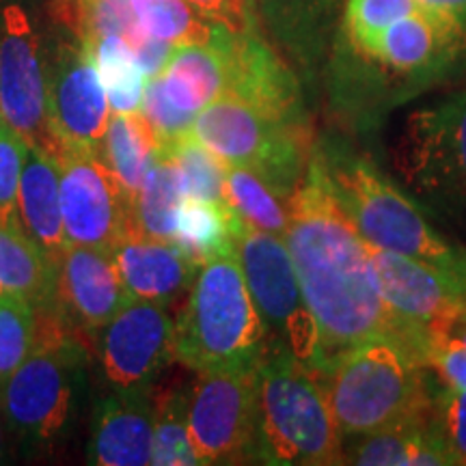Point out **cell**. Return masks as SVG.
<instances>
[{
    "mask_svg": "<svg viewBox=\"0 0 466 466\" xmlns=\"http://www.w3.org/2000/svg\"><path fill=\"white\" fill-rule=\"evenodd\" d=\"M283 238L319 329L322 367L343 350L370 339H391L428 367L432 335L406 324L384 302L370 244L343 212L316 147L289 199Z\"/></svg>",
    "mask_w": 466,
    "mask_h": 466,
    "instance_id": "6da1fadb",
    "label": "cell"
},
{
    "mask_svg": "<svg viewBox=\"0 0 466 466\" xmlns=\"http://www.w3.org/2000/svg\"><path fill=\"white\" fill-rule=\"evenodd\" d=\"M428 370L391 339L343 350L316 374L343 441L421 421L432 408Z\"/></svg>",
    "mask_w": 466,
    "mask_h": 466,
    "instance_id": "7a4b0ae2",
    "label": "cell"
},
{
    "mask_svg": "<svg viewBox=\"0 0 466 466\" xmlns=\"http://www.w3.org/2000/svg\"><path fill=\"white\" fill-rule=\"evenodd\" d=\"M268 346L238 255L203 264L173 319L175 360L192 371L250 370Z\"/></svg>",
    "mask_w": 466,
    "mask_h": 466,
    "instance_id": "3957f363",
    "label": "cell"
},
{
    "mask_svg": "<svg viewBox=\"0 0 466 466\" xmlns=\"http://www.w3.org/2000/svg\"><path fill=\"white\" fill-rule=\"evenodd\" d=\"M258 462L335 466L343 439L319 378L288 350L268 343L255 371Z\"/></svg>",
    "mask_w": 466,
    "mask_h": 466,
    "instance_id": "277c9868",
    "label": "cell"
},
{
    "mask_svg": "<svg viewBox=\"0 0 466 466\" xmlns=\"http://www.w3.org/2000/svg\"><path fill=\"white\" fill-rule=\"evenodd\" d=\"M343 212L370 247L425 261L466 281V250L447 242L370 160L343 149H319Z\"/></svg>",
    "mask_w": 466,
    "mask_h": 466,
    "instance_id": "5b68a950",
    "label": "cell"
},
{
    "mask_svg": "<svg viewBox=\"0 0 466 466\" xmlns=\"http://www.w3.org/2000/svg\"><path fill=\"white\" fill-rule=\"evenodd\" d=\"M190 134L227 167L248 168L288 201L299 188L313 151L309 127L268 119L229 93L199 110Z\"/></svg>",
    "mask_w": 466,
    "mask_h": 466,
    "instance_id": "8992f818",
    "label": "cell"
},
{
    "mask_svg": "<svg viewBox=\"0 0 466 466\" xmlns=\"http://www.w3.org/2000/svg\"><path fill=\"white\" fill-rule=\"evenodd\" d=\"M233 236L248 291L264 319L268 343L288 350L291 357L318 371L324 360L322 339L285 238L255 229L240 217L233 225Z\"/></svg>",
    "mask_w": 466,
    "mask_h": 466,
    "instance_id": "52a82bcc",
    "label": "cell"
},
{
    "mask_svg": "<svg viewBox=\"0 0 466 466\" xmlns=\"http://www.w3.org/2000/svg\"><path fill=\"white\" fill-rule=\"evenodd\" d=\"M395 167L423 199L466 214V91L408 116Z\"/></svg>",
    "mask_w": 466,
    "mask_h": 466,
    "instance_id": "ba28073f",
    "label": "cell"
},
{
    "mask_svg": "<svg viewBox=\"0 0 466 466\" xmlns=\"http://www.w3.org/2000/svg\"><path fill=\"white\" fill-rule=\"evenodd\" d=\"M250 370L197 371L188 432L199 464L258 460V384Z\"/></svg>",
    "mask_w": 466,
    "mask_h": 466,
    "instance_id": "9c48e42d",
    "label": "cell"
},
{
    "mask_svg": "<svg viewBox=\"0 0 466 466\" xmlns=\"http://www.w3.org/2000/svg\"><path fill=\"white\" fill-rule=\"evenodd\" d=\"M78 354L67 329L39 330L31 354L0 389L11 425L28 439L50 441L67 425Z\"/></svg>",
    "mask_w": 466,
    "mask_h": 466,
    "instance_id": "30bf717a",
    "label": "cell"
},
{
    "mask_svg": "<svg viewBox=\"0 0 466 466\" xmlns=\"http://www.w3.org/2000/svg\"><path fill=\"white\" fill-rule=\"evenodd\" d=\"M55 158L69 244L102 248L113 255L126 238L134 236L132 197L102 156L58 149Z\"/></svg>",
    "mask_w": 466,
    "mask_h": 466,
    "instance_id": "8fae6325",
    "label": "cell"
},
{
    "mask_svg": "<svg viewBox=\"0 0 466 466\" xmlns=\"http://www.w3.org/2000/svg\"><path fill=\"white\" fill-rule=\"evenodd\" d=\"M0 115L28 147L56 154L48 124V66L31 15L7 5L0 17Z\"/></svg>",
    "mask_w": 466,
    "mask_h": 466,
    "instance_id": "7c38bea8",
    "label": "cell"
},
{
    "mask_svg": "<svg viewBox=\"0 0 466 466\" xmlns=\"http://www.w3.org/2000/svg\"><path fill=\"white\" fill-rule=\"evenodd\" d=\"M110 113L91 46L80 39L58 46L55 61L48 66V124L56 151L102 156Z\"/></svg>",
    "mask_w": 466,
    "mask_h": 466,
    "instance_id": "4fadbf2b",
    "label": "cell"
},
{
    "mask_svg": "<svg viewBox=\"0 0 466 466\" xmlns=\"http://www.w3.org/2000/svg\"><path fill=\"white\" fill-rule=\"evenodd\" d=\"M212 42L225 58V93L279 124L309 127L299 80L255 28L231 33L217 25Z\"/></svg>",
    "mask_w": 466,
    "mask_h": 466,
    "instance_id": "5bb4252c",
    "label": "cell"
},
{
    "mask_svg": "<svg viewBox=\"0 0 466 466\" xmlns=\"http://www.w3.org/2000/svg\"><path fill=\"white\" fill-rule=\"evenodd\" d=\"M97 333L104 374L121 393H145L175 360L173 319L162 302L132 299Z\"/></svg>",
    "mask_w": 466,
    "mask_h": 466,
    "instance_id": "9a60e30c",
    "label": "cell"
},
{
    "mask_svg": "<svg viewBox=\"0 0 466 466\" xmlns=\"http://www.w3.org/2000/svg\"><path fill=\"white\" fill-rule=\"evenodd\" d=\"M371 261L389 309L423 333H450L466 318V281L425 261L370 247Z\"/></svg>",
    "mask_w": 466,
    "mask_h": 466,
    "instance_id": "2e32d148",
    "label": "cell"
},
{
    "mask_svg": "<svg viewBox=\"0 0 466 466\" xmlns=\"http://www.w3.org/2000/svg\"><path fill=\"white\" fill-rule=\"evenodd\" d=\"M466 48V28L445 11L425 7L393 22L354 52L389 72L428 78Z\"/></svg>",
    "mask_w": 466,
    "mask_h": 466,
    "instance_id": "e0dca14e",
    "label": "cell"
},
{
    "mask_svg": "<svg viewBox=\"0 0 466 466\" xmlns=\"http://www.w3.org/2000/svg\"><path fill=\"white\" fill-rule=\"evenodd\" d=\"M134 296L106 250L69 244L58 264L56 302L67 319L97 333Z\"/></svg>",
    "mask_w": 466,
    "mask_h": 466,
    "instance_id": "ac0fdd59",
    "label": "cell"
},
{
    "mask_svg": "<svg viewBox=\"0 0 466 466\" xmlns=\"http://www.w3.org/2000/svg\"><path fill=\"white\" fill-rule=\"evenodd\" d=\"M119 275L134 299L175 302L188 294L201 266L173 240L130 236L113 253Z\"/></svg>",
    "mask_w": 466,
    "mask_h": 466,
    "instance_id": "d6986e66",
    "label": "cell"
},
{
    "mask_svg": "<svg viewBox=\"0 0 466 466\" xmlns=\"http://www.w3.org/2000/svg\"><path fill=\"white\" fill-rule=\"evenodd\" d=\"M154 450V408L145 393L110 395L93 419L89 462L96 466H145Z\"/></svg>",
    "mask_w": 466,
    "mask_h": 466,
    "instance_id": "ffe728a7",
    "label": "cell"
},
{
    "mask_svg": "<svg viewBox=\"0 0 466 466\" xmlns=\"http://www.w3.org/2000/svg\"><path fill=\"white\" fill-rule=\"evenodd\" d=\"M17 217L22 231L48 255L52 264H61L69 240L63 227L58 165L55 156L37 147H28L22 168Z\"/></svg>",
    "mask_w": 466,
    "mask_h": 466,
    "instance_id": "44dd1931",
    "label": "cell"
},
{
    "mask_svg": "<svg viewBox=\"0 0 466 466\" xmlns=\"http://www.w3.org/2000/svg\"><path fill=\"white\" fill-rule=\"evenodd\" d=\"M160 78L175 106L199 115L225 93L223 52L214 42L175 46Z\"/></svg>",
    "mask_w": 466,
    "mask_h": 466,
    "instance_id": "7402d4cb",
    "label": "cell"
},
{
    "mask_svg": "<svg viewBox=\"0 0 466 466\" xmlns=\"http://www.w3.org/2000/svg\"><path fill=\"white\" fill-rule=\"evenodd\" d=\"M58 266L22 229L0 227V291L37 309L56 299Z\"/></svg>",
    "mask_w": 466,
    "mask_h": 466,
    "instance_id": "603a6c76",
    "label": "cell"
},
{
    "mask_svg": "<svg viewBox=\"0 0 466 466\" xmlns=\"http://www.w3.org/2000/svg\"><path fill=\"white\" fill-rule=\"evenodd\" d=\"M158 156L160 138L143 113L110 115L102 145V160L116 175L132 201Z\"/></svg>",
    "mask_w": 466,
    "mask_h": 466,
    "instance_id": "cb8c5ba5",
    "label": "cell"
},
{
    "mask_svg": "<svg viewBox=\"0 0 466 466\" xmlns=\"http://www.w3.org/2000/svg\"><path fill=\"white\" fill-rule=\"evenodd\" d=\"M182 177L167 154L158 156L145 175L141 188L132 201L134 236L173 240L177 231L179 208L184 203Z\"/></svg>",
    "mask_w": 466,
    "mask_h": 466,
    "instance_id": "d4e9b609",
    "label": "cell"
},
{
    "mask_svg": "<svg viewBox=\"0 0 466 466\" xmlns=\"http://www.w3.org/2000/svg\"><path fill=\"white\" fill-rule=\"evenodd\" d=\"M236 212L220 203L184 199L177 217V231L173 242L197 266L236 253Z\"/></svg>",
    "mask_w": 466,
    "mask_h": 466,
    "instance_id": "484cf974",
    "label": "cell"
},
{
    "mask_svg": "<svg viewBox=\"0 0 466 466\" xmlns=\"http://www.w3.org/2000/svg\"><path fill=\"white\" fill-rule=\"evenodd\" d=\"M86 44L91 46L93 58H96L110 110L119 115L141 113L147 78L138 67L130 44L115 35L97 37Z\"/></svg>",
    "mask_w": 466,
    "mask_h": 466,
    "instance_id": "4316f807",
    "label": "cell"
},
{
    "mask_svg": "<svg viewBox=\"0 0 466 466\" xmlns=\"http://www.w3.org/2000/svg\"><path fill=\"white\" fill-rule=\"evenodd\" d=\"M227 206L255 229L285 236L289 201L259 175L242 167H227Z\"/></svg>",
    "mask_w": 466,
    "mask_h": 466,
    "instance_id": "83f0119b",
    "label": "cell"
},
{
    "mask_svg": "<svg viewBox=\"0 0 466 466\" xmlns=\"http://www.w3.org/2000/svg\"><path fill=\"white\" fill-rule=\"evenodd\" d=\"M177 167L186 199L227 206V165L192 134L160 147Z\"/></svg>",
    "mask_w": 466,
    "mask_h": 466,
    "instance_id": "f1b7e54d",
    "label": "cell"
},
{
    "mask_svg": "<svg viewBox=\"0 0 466 466\" xmlns=\"http://www.w3.org/2000/svg\"><path fill=\"white\" fill-rule=\"evenodd\" d=\"M138 25L151 37L173 46L212 44L217 25L208 22L188 0H130Z\"/></svg>",
    "mask_w": 466,
    "mask_h": 466,
    "instance_id": "f546056e",
    "label": "cell"
},
{
    "mask_svg": "<svg viewBox=\"0 0 466 466\" xmlns=\"http://www.w3.org/2000/svg\"><path fill=\"white\" fill-rule=\"evenodd\" d=\"M151 464L197 466L188 432V398L179 391H165L154 406V450Z\"/></svg>",
    "mask_w": 466,
    "mask_h": 466,
    "instance_id": "4dcf8cb0",
    "label": "cell"
},
{
    "mask_svg": "<svg viewBox=\"0 0 466 466\" xmlns=\"http://www.w3.org/2000/svg\"><path fill=\"white\" fill-rule=\"evenodd\" d=\"M35 307L20 296L0 291V389L31 354Z\"/></svg>",
    "mask_w": 466,
    "mask_h": 466,
    "instance_id": "1f68e13d",
    "label": "cell"
},
{
    "mask_svg": "<svg viewBox=\"0 0 466 466\" xmlns=\"http://www.w3.org/2000/svg\"><path fill=\"white\" fill-rule=\"evenodd\" d=\"M428 5L421 0H348L346 35L354 50L376 37L401 17L419 14Z\"/></svg>",
    "mask_w": 466,
    "mask_h": 466,
    "instance_id": "d6a6232c",
    "label": "cell"
},
{
    "mask_svg": "<svg viewBox=\"0 0 466 466\" xmlns=\"http://www.w3.org/2000/svg\"><path fill=\"white\" fill-rule=\"evenodd\" d=\"M115 37L126 39L130 48H137L138 44L147 37L134 15L130 0H89L85 9L83 28L76 39L80 42H93L97 37Z\"/></svg>",
    "mask_w": 466,
    "mask_h": 466,
    "instance_id": "836d02e7",
    "label": "cell"
},
{
    "mask_svg": "<svg viewBox=\"0 0 466 466\" xmlns=\"http://www.w3.org/2000/svg\"><path fill=\"white\" fill-rule=\"evenodd\" d=\"M28 143L7 124L0 126V227L22 229L17 217V192L25 168Z\"/></svg>",
    "mask_w": 466,
    "mask_h": 466,
    "instance_id": "e575fe53",
    "label": "cell"
},
{
    "mask_svg": "<svg viewBox=\"0 0 466 466\" xmlns=\"http://www.w3.org/2000/svg\"><path fill=\"white\" fill-rule=\"evenodd\" d=\"M432 423L450 450L453 464H466V391L441 382L432 389Z\"/></svg>",
    "mask_w": 466,
    "mask_h": 466,
    "instance_id": "d590c367",
    "label": "cell"
},
{
    "mask_svg": "<svg viewBox=\"0 0 466 466\" xmlns=\"http://www.w3.org/2000/svg\"><path fill=\"white\" fill-rule=\"evenodd\" d=\"M141 113L149 121L151 127H154V132L158 134L160 147L167 143H173L175 138L184 137V134H190L197 116L188 113V110L175 106L171 97L167 96L160 74L154 76V78H147V83H145Z\"/></svg>",
    "mask_w": 466,
    "mask_h": 466,
    "instance_id": "8d00e7d4",
    "label": "cell"
},
{
    "mask_svg": "<svg viewBox=\"0 0 466 466\" xmlns=\"http://www.w3.org/2000/svg\"><path fill=\"white\" fill-rule=\"evenodd\" d=\"M428 367L442 382L466 391V348L451 333H434L428 346Z\"/></svg>",
    "mask_w": 466,
    "mask_h": 466,
    "instance_id": "74e56055",
    "label": "cell"
},
{
    "mask_svg": "<svg viewBox=\"0 0 466 466\" xmlns=\"http://www.w3.org/2000/svg\"><path fill=\"white\" fill-rule=\"evenodd\" d=\"M199 14L212 25H218L231 33L253 28V15L247 0H188Z\"/></svg>",
    "mask_w": 466,
    "mask_h": 466,
    "instance_id": "f35d334b",
    "label": "cell"
},
{
    "mask_svg": "<svg viewBox=\"0 0 466 466\" xmlns=\"http://www.w3.org/2000/svg\"><path fill=\"white\" fill-rule=\"evenodd\" d=\"M132 50L134 56H137L138 67H141V72L145 74V78H154V76H158L162 69H165L167 61L173 55L175 46L147 35V37Z\"/></svg>",
    "mask_w": 466,
    "mask_h": 466,
    "instance_id": "ab89813d",
    "label": "cell"
},
{
    "mask_svg": "<svg viewBox=\"0 0 466 466\" xmlns=\"http://www.w3.org/2000/svg\"><path fill=\"white\" fill-rule=\"evenodd\" d=\"M86 5H89V0H52V14L78 37Z\"/></svg>",
    "mask_w": 466,
    "mask_h": 466,
    "instance_id": "60d3db41",
    "label": "cell"
},
{
    "mask_svg": "<svg viewBox=\"0 0 466 466\" xmlns=\"http://www.w3.org/2000/svg\"><path fill=\"white\" fill-rule=\"evenodd\" d=\"M421 3L453 15L466 28V0H421Z\"/></svg>",
    "mask_w": 466,
    "mask_h": 466,
    "instance_id": "b9f144b4",
    "label": "cell"
},
{
    "mask_svg": "<svg viewBox=\"0 0 466 466\" xmlns=\"http://www.w3.org/2000/svg\"><path fill=\"white\" fill-rule=\"evenodd\" d=\"M450 333H451L453 337H456V339H458L460 343H462V346L466 348V318L458 319V322L453 324L451 329H450Z\"/></svg>",
    "mask_w": 466,
    "mask_h": 466,
    "instance_id": "7bdbcfd3",
    "label": "cell"
},
{
    "mask_svg": "<svg viewBox=\"0 0 466 466\" xmlns=\"http://www.w3.org/2000/svg\"><path fill=\"white\" fill-rule=\"evenodd\" d=\"M0 450H3V428H0Z\"/></svg>",
    "mask_w": 466,
    "mask_h": 466,
    "instance_id": "ee69618b",
    "label": "cell"
},
{
    "mask_svg": "<svg viewBox=\"0 0 466 466\" xmlns=\"http://www.w3.org/2000/svg\"><path fill=\"white\" fill-rule=\"evenodd\" d=\"M5 124V119H3V115H0V126H3Z\"/></svg>",
    "mask_w": 466,
    "mask_h": 466,
    "instance_id": "f6af8a7d",
    "label": "cell"
},
{
    "mask_svg": "<svg viewBox=\"0 0 466 466\" xmlns=\"http://www.w3.org/2000/svg\"><path fill=\"white\" fill-rule=\"evenodd\" d=\"M247 3H248V5H250V3H253V0H247Z\"/></svg>",
    "mask_w": 466,
    "mask_h": 466,
    "instance_id": "bcb514c9",
    "label": "cell"
}]
</instances>
